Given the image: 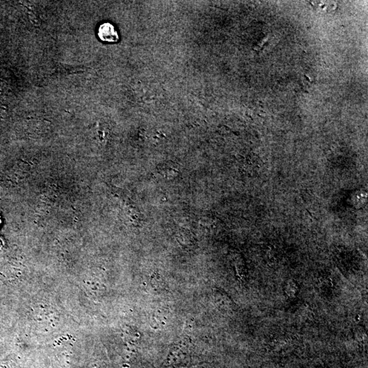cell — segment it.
Returning a JSON list of instances; mask_svg holds the SVG:
<instances>
[{
	"mask_svg": "<svg viewBox=\"0 0 368 368\" xmlns=\"http://www.w3.org/2000/svg\"><path fill=\"white\" fill-rule=\"evenodd\" d=\"M99 38L104 42H116L119 40V35L115 27L110 23H105L99 28Z\"/></svg>",
	"mask_w": 368,
	"mask_h": 368,
	"instance_id": "1",
	"label": "cell"
},
{
	"mask_svg": "<svg viewBox=\"0 0 368 368\" xmlns=\"http://www.w3.org/2000/svg\"><path fill=\"white\" fill-rule=\"evenodd\" d=\"M176 239L179 244L184 248H191L195 244V237L188 229H179L177 233Z\"/></svg>",
	"mask_w": 368,
	"mask_h": 368,
	"instance_id": "2",
	"label": "cell"
},
{
	"mask_svg": "<svg viewBox=\"0 0 368 368\" xmlns=\"http://www.w3.org/2000/svg\"><path fill=\"white\" fill-rule=\"evenodd\" d=\"M158 173L165 178H173L177 177L179 173V166L174 164H166L158 167Z\"/></svg>",
	"mask_w": 368,
	"mask_h": 368,
	"instance_id": "3",
	"label": "cell"
}]
</instances>
